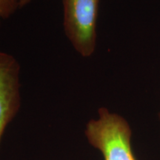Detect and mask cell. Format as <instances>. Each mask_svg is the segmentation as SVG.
<instances>
[{
	"label": "cell",
	"mask_w": 160,
	"mask_h": 160,
	"mask_svg": "<svg viewBox=\"0 0 160 160\" xmlns=\"http://www.w3.org/2000/svg\"><path fill=\"white\" fill-rule=\"evenodd\" d=\"M99 0H62L63 27L72 47L81 57H91L97 46Z\"/></svg>",
	"instance_id": "7a4b0ae2"
},
{
	"label": "cell",
	"mask_w": 160,
	"mask_h": 160,
	"mask_svg": "<svg viewBox=\"0 0 160 160\" xmlns=\"http://www.w3.org/2000/svg\"><path fill=\"white\" fill-rule=\"evenodd\" d=\"M85 133L88 142L99 150L104 160H137L132 151V131L125 118L105 108L98 111V118L90 120Z\"/></svg>",
	"instance_id": "6da1fadb"
},
{
	"label": "cell",
	"mask_w": 160,
	"mask_h": 160,
	"mask_svg": "<svg viewBox=\"0 0 160 160\" xmlns=\"http://www.w3.org/2000/svg\"><path fill=\"white\" fill-rule=\"evenodd\" d=\"M159 119H160V113L159 114Z\"/></svg>",
	"instance_id": "8992f818"
},
{
	"label": "cell",
	"mask_w": 160,
	"mask_h": 160,
	"mask_svg": "<svg viewBox=\"0 0 160 160\" xmlns=\"http://www.w3.org/2000/svg\"><path fill=\"white\" fill-rule=\"evenodd\" d=\"M21 8V0H0V25L2 21L9 19Z\"/></svg>",
	"instance_id": "277c9868"
},
{
	"label": "cell",
	"mask_w": 160,
	"mask_h": 160,
	"mask_svg": "<svg viewBox=\"0 0 160 160\" xmlns=\"http://www.w3.org/2000/svg\"><path fill=\"white\" fill-rule=\"evenodd\" d=\"M31 0H21V8L27 5Z\"/></svg>",
	"instance_id": "5b68a950"
},
{
	"label": "cell",
	"mask_w": 160,
	"mask_h": 160,
	"mask_svg": "<svg viewBox=\"0 0 160 160\" xmlns=\"http://www.w3.org/2000/svg\"><path fill=\"white\" fill-rule=\"evenodd\" d=\"M20 69L13 56L0 51V142L21 105Z\"/></svg>",
	"instance_id": "3957f363"
}]
</instances>
